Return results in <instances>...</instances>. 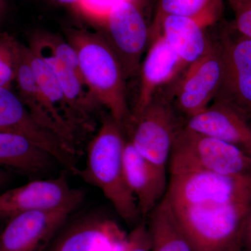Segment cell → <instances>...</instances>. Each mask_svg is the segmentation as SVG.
Here are the masks:
<instances>
[{"label": "cell", "instance_id": "cell-17", "mask_svg": "<svg viewBox=\"0 0 251 251\" xmlns=\"http://www.w3.org/2000/svg\"><path fill=\"white\" fill-rule=\"evenodd\" d=\"M205 28L193 18L166 15L153 19L150 41L157 35L163 36L188 67L210 49L212 40L204 32Z\"/></svg>", "mask_w": 251, "mask_h": 251}, {"label": "cell", "instance_id": "cell-9", "mask_svg": "<svg viewBox=\"0 0 251 251\" xmlns=\"http://www.w3.org/2000/svg\"><path fill=\"white\" fill-rule=\"evenodd\" d=\"M224 53V80L216 99L223 100L251 121V39L232 26L219 37Z\"/></svg>", "mask_w": 251, "mask_h": 251}, {"label": "cell", "instance_id": "cell-34", "mask_svg": "<svg viewBox=\"0 0 251 251\" xmlns=\"http://www.w3.org/2000/svg\"></svg>", "mask_w": 251, "mask_h": 251}, {"label": "cell", "instance_id": "cell-12", "mask_svg": "<svg viewBox=\"0 0 251 251\" xmlns=\"http://www.w3.org/2000/svg\"><path fill=\"white\" fill-rule=\"evenodd\" d=\"M0 131L12 132L27 137L53 156L72 174L79 171L77 156L52 133L38 125L17 94L0 87Z\"/></svg>", "mask_w": 251, "mask_h": 251}, {"label": "cell", "instance_id": "cell-22", "mask_svg": "<svg viewBox=\"0 0 251 251\" xmlns=\"http://www.w3.org/2000/svg\"><path fill=\"white\" fill-rule=\"evenodd\" d=\"M29 48L48 62L53 71L59 85L74 111L92 128L91 114L94 112L98 104L91 95L82 77L72 68L68 67L62 61L56 59L51 54Z\"/></svg>", "mask_w": 251, "mask_h": 251}, {"label": "cell", "instance_id": "cell-10", "mask_svg": "<svg viewBox=\"0 0 251 251\" xmlns=\"http://www.w3.org/2000/svg\"><path fill=\"white\" fill-rule=\"evenodd\" d=\"M81 202L25 213L10 219L0 234V251H46Z\"/></svg>", "mask_w": 251, "mask_h": 251}, {"label": "cell", "instance_id": "cell-28", "mask_svg": "<svg viewBox=\"0 0 251 251\" xmlns=\"http://www.w3.org/2000/svg\"><path fill=\"white\" fill-rule=\"evenodd\" d=\"M242 237L244 251H251V203L249 204L244 216Z\"/></svg>", "mask_w": 251, "mask_h": 251}, {"label": "cell", "instance_id": "cell-4", "mask_svg": "<svg viewBox=\"0 0 251 251\" xmlns=\"http://www.w3.org/2000/svg\"><path fill=\"white\" fill-rule=\"evenodd\" d=\"M251 203L173 207L193 251H245L242 226Z\"/></svg>", "mask_w": 251, "mask_h": 251}, {"label": "cell", "instance_id": "cell-3", "mask_svg": "<svg viewBox=\"0 0 251 251\" xmlns=\"http://www.w3.org/2000/svg\"><path fill=\"white\" fill-rule=\"evenodd\" d=\"M169 162L171 175L210 172L251 176V156L244 150L188 130L184 126L175 134Z\"/></svg>", "mask_w": 251, "mask_h": 251}, {"label": "cell", "instance_id": "cell-26", "mask_svg": "<svg viewBox=\"0 0 251 251\" xmlns=\"http://www.w3.org/2000/svg\"><path fill=\"white\" fill-rule=\"evenodd\" d=\"M230 6L234 13L231 26L239 34L251 39V4L235 3Z\"/></svg>", "mask_w": 251, "mask_h": 251}, {"label": "cell", "instance_id": "cell-1", "mask_svg": "<svg viewBox=\"0 0 251 251\" xmlns=\"http://www.w3.org/2000/svg\"><path fill=\"white\" fill-rule=\"evenodd\" d=\"M66 36L76 51L81 76L91 95L123 126L130 117L127 79L115 51L101 33L72 28L66 31Z\"/></svg>", "mask_w": 251, "mask_h": 251}, {"label": "cell", "instance_id": "cell-19", "mask_svg": "<svg viewBox=\"0 0 251 251\" xmlns=\"http://www.w3.org/2000/svg\"><path fill=\"white\" fill-rule=\"evenodd\" d=\"M28 62L38 86L64 125L82 143L85 133L92 130L74 111L53 71L45 59L29 47H27Z\"/></svg>", "mask_w": 251, "mask_h": 251}, {"label": "cell", "instance_id": "cell-6", "mask_svg": "<svg viewBox=\"0 0 251 251\" xmlns=\"http://www.w3.org/2000/svg\"><path fill=\"white\" fill-rule=\"evenodd\" d=\"M225 70L224 57L219 39L212 41L210 49L197 62L185 69L165 96L175 112L186 117L197 115L217 97Z\"/></svg>", "mask_w": 251, "mask_h": 251}, {"label": "cell", "instance_id": "cell-7", "mask_svg": "<svg viewBox=\"0 0 251 251\" xmlns=\"http://www.w3.org/2000/svg\"><path fill=\"white\" fill-rule=\"evenodd\" d=\"M129 141L136 151L167 181L166 168L179 126L176 112L165 96L156 95L143 113L130 124Z\"/></svg>", "mask_w": 251, "mask_h": 251}, {"label": "cell", "instance_id": "cell-14", "mask_svg": "<svg viewBox=\"0 0 251 251\" xmlns=\"http://www.w3.org/2000/svg\"><path fill=\"white\" fill-rule=\"evenodd\" d=\"M186 66L175 50L161 35L150 41L146 57L140 67L139 93L128 122L133 123L164 86L173 85Z\"/></svg>", "mask_w": 251, "mask_h": 251}, {"label": "cell", "instance_id": "cell-18", "mask_svg": "<svg viewBox=\"0 0 251 251\" xmlns=\"http://www.w3.org/2000/svg\"><path fill=\"white\" fill-rule=\"evenodd\" d=\"M126 179L136 199L140 214L146 217L164 197L167 181L140 154L128 140L124 151Z\"/></svg>", "mask_w": 251, "mask_h": 251}, {"label": "cell", "instance_id": "cell-8", "mask_svg": "<svg viewBox=\"0 0 251 251\" xmlns=\"http://www.w3.org/2000/svg\"><path fill=\"white\" fill-rule=\"evenodd\" d=\"M100 21L104 26L101 34L120 59L126 77L135 76L150 42V27L136 1H120Z\"/></svg>", "mask_w": 251, "mask_h": 251}, {"label": "cell", "instance_id": "cell-30", "mask_svg": "<svg viewBox=\"0 0 251 251\" xmlns=\"http://www.w3.org/2000/svg\"><path fill=\"white\" fill-rule=\"evenodd\" d=\"M54 1L60 3L62 4L69 5V6H75L78 7L80 0H54Z\"/></svg>", "mask_w": 251, "mask_h": 251}, {"label": "cell", "instance_id": "cell-5", "mask_svg": "<svg viewBox=\"0 0 251 251\" xmlns=\"http://www.w3.org/2000/svg\"><path fill=\"white\" fill-rule=\"evenodd\" d=\"M166 196L173 206L249 204L251 176L210 172L171 175Z\"/></svg>", "mask_w": 251, "mask_h": 251}, {"label": "cell", "instance_id": "cell-29", "mask_svg": "<svg viewBox=\"0 0 251 251\" xmlns=\"http://www.w3.org/2000/svg\"><path fill=\"white\" fill-rule=\"evenodd\" d=\"M9 181V175L4 170L0 168V189L4 188Z\"/></svg>", "mask_w": 251, "mask_h": 251}, {"label": "cell", "instance_id": "cell-20", "mask_svg": "<svg viewBox=\"0 0 251 251\" xmlns=\"http://www.w3.org/2000/svg\"><path fill=\"white\" fill-rule=\"evenodd\" d=\"M57 161L52 155L24 135L0 131V166L26 174L49 171Z\"/></svg>", "mask_w": 251, "mask_h": 251}, {"label": "cell", "instance_id": "cell-23", "mask_svg": "<svg viewBox=\"0 0 251 251\" xmlns=\"http://www.w3.org/2000/svg\"><path fill=\"white\" fill-rule=\"evenodd\" d=\"M223 0H158L154 18L176 15L193 18L205 27L219 20Z\"/></svg>", "mask_w": 251, "mask_h": 251}, {"label": "cell", "instance_id": "cell-27", "mask_svg": "<svg viewBox=\"0 0 251 251\" xmlns=\"http://www.w3.org/2000/svg\"><path fill=\"white\" fill-rule=\"evenodd\" d=\"M122 1L123 0H80L78 8L90 17L101 21L115 5Z\"/></svg>", "mask_w": 251, "mask_h": 251}, {"label": "cell", "instance_id": "cell-24", "mask_svg": "<svg viewBox=\"0 0 251 251\" xmlns=\"http://www.w3.org/2000/svg\"><path fill=\"white\" fill-rule=\"evenodd\" d=\"M22 46L7 33L0 34V87L11 90L16 82Z\"/></svg>", "mask_w": 251, "mask_h": 251}, {"label": "cell", "instance_id": "cell-32", "mask_svg": "<svg viewBox=\"0 0 251 251\" xmlns=\"http://www.w3.org/2000/svg\"><path fill=\"white\" fill-rule=\"evenodd\" d=\"M5 9V0H0V17L4 12Z\"/></svg>", "mask_w": 251, "mask_h": 251}, {"label": "cell", "instance_id": "cell-11", "mask_svg": "<svg viewBox=\"0 0 251 251\" xmlns=\"http://www.w3.org/2000/svg\"><path fill=\"white\" fill-rule=\"evenodd\" d=\"M84 193L71 187L66 174L53 179L35 180L0 194V220L32 211L56 209L82 202Z\"/></svg>", "mask_w": 251, "mask_h": 251}, {"label": "cell", "instance_id": "cell-2", "mask_svg": "<svg viewBox=\"0 0 251 251\" xmlns=\"http://www.w3.org/2000/svg\"><path fill=\"white\" fill-rule=\"evenodd\" d=\"M122 126L111 116L103 119L89 145L87 160L79 176L101 191L117 214L128 224H136L140 214L136 199L126 179Z\"/></svg>", "mask_w": 251, "mask_h": 251}, {"label": "cell", "instance_id": "cell-16", "mask_svg": "<svg viewBox=\"0 0 251 251\" xmlns=\"http://www.w3.org/2000/svg\"><path fill=\"white\" fill-rule=\"evenodd\" d=\"M185 128L235 145L251 156V121L230 105L215 99L202 112L190 117Z\"/></svg>", "mask_w": 251, "mask_h": 251}, {"label": "cell", "instance_id": "cell-31", "mask_svg": "<svg viewBox=\"0 0 251 251\" xmlns=\"http://www.w3.org/2000/svg\"><path fill=\"white\" fill-rule=\"evenodd\" d=\"M235 3H244V4H251V0H229V4Z\"/></svg>", "mask_w": 251, "mask_h": 251}, {"label": "cell", "instance_id": "cell-21", "mask_svg": "<svg viewBox=\"0 0 251 251\" xmlns=\"http://www.w3.org/2000/svg\"><path fill=\"white\" fill-rule=\"evenodd\" d=\"M148 216L151 251H193L166 194Z\"/></svg>", "mask_w": 251, "mask_h": 251}, {"label": "cell", "instance_id": "cell-33", "mask_svg": "<svg viewBox=\"0 0 251 251\" xmlns=\"http://www.w3.org/2000/svg\"></svg>", "mask_w": 251, "mask_h": 251}, {"label": "cell", "instance_id": "cell-13", "mask_svg": "<svg viewBox=\"0 0 251 251\" xmlns=\"http://www.w3.org/2000/svg\"><path fill=\"white\" fill-rule=\"evenodd\" d=\"M64 226L47 251H119L127 237L114 220L100 213H90Z\"/></svg>", "mask_w": 251, "mask_h": 251}, {"label": "cell", "instance_id": "cell-25", "mask_svg": "<svg viewBox=\"0 0 251 251\" xmlns=\"http://www.w3.org/2000/svg\"><path fill=\"white\" fill-rule=\"evenodd\" d=\"M119 251H151V239L145 223H140L127 234L125 242Z\"/></svg>", "mask_w": 251, "mask_h": 251}, {"label": "cell", "instance_id": "cell-15", "mask_svg": "<svg viewBox=\"0 0 251 251\" xmlns=\"http://www.w3.org/2000/svg\"><path fill=\"white\" fill-rule=\"evenodd\" d=\"M18 97L36 123L52 133L77 156L82 143L64 125L36 83L28 62L27 47L22 46L16 82Z\"/></svg>", "mask_w": 251, "mask_h": 251}]
</instances>
